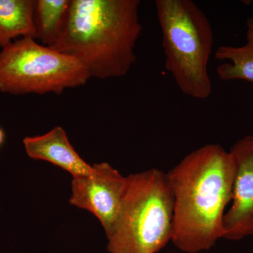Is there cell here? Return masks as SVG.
I'll list each match as a JSON object with an SVG mask.
<instances>
[{
	"label": "cell",
	"instance_id": "6da1fadb",
	"mask_svg": "<svg viewBox=\"0 0 253 253\" xmlns=\"http://www.w3.org/2000/svg\"><path fill=\"white\" fill-rule=\"evenodd\" d=\"M174 197L172 241L186 253L209 251L222 239L232 201L235 164L218 144L194 150L166 173Z\"/></svg>",
	"mask_w": 253,
	"mask_h": 253
},
{
	"label": "cell",
	"instance_id": "7a4b0ae2",
	"mask_svg": "<svg viewBox=\"0 0 253 253\" xmlns=\"http://www.w3.org/2000/svg\"><path fill=\"white\" fill-rule=\"evenodd\" d=\"M139 0H71L53 49L72 56L90 78L123 77L136 61L142 32Z\"/></svg>",
	"mask_w": 253,
	"mask_h": 253
},
{
	"label": "cell",
	"instance_id": "3957f363",
	"mask_svg": "<svg viewBox=\"0 0 253 253\" xmlns=\"http://www.w3.org/2000/svg\"><path fill=\"white\" fill-rule=\"evenodd\" d=\"M166 61L184 94L206 99L212 93L208 64L214 45L209 19L191 0H156Z\"/></svg>",
	"mask_w": 253,
	"mask_h": 253
},
{
	"label": "cell",
	"instance_id": "277c9868",
	"mask_svg": "<svg viewBox=\"0 0 253 253\" xmlns=\"http://www.w3.org/2000/svg\"><path fill=\"white\" fill-rule=\"evenodd\" d=\"M121 212L107 236L109 253H157L172 239L174 197L167 174H131Z\"/></svg>",
	"mask_w": 253,
	"mask_h": 253
},
{
	"label": "cell",
	"instance_id": "5b68a950",
	"mask_svg": "<svg viewBox=\"0 0 253 253\" xmlns=\"http://www.w3.org/2000/svg\"><path fill=\"white\" fill-rule=\"evenodd\" d=\"M85 68L68 55L21 38L0 51V91L6 94H61L90 79Z\"/></svg>",
	"mask_w": 253,
	"mask_h": 253
},
{
	"label": "cell",
	"instance_id": "8992f818",
	"mask_svg": "<svg viewBox=\"0 0 253 253\" xmlns=\"http://www.w3.org/2000/svg\"><path fill=\"white\" fill-rule=\"evenodd\" d=\"M92 167L88 175L73 177L70 203L97 217L107 237L119 217L127 177L108 163H97Z\"/></svg>",
	"mask_w": 253,
	"mask_h": 253
},
{
	"label": "cell",
	"instance_id": "52a82bcc",
	"mask_svg": "<svg viewBox=\"0 0 253 253\" xmlns=\"http://www.w3.org/2000/svg\"><path fill=\"white\" fill-rule=\"evenodd\" d=\"M229 151L235 175L232 205L223 219L222 239L239 241L253 236V136L239 139Z\"/></svg>",
	"mask_w": 253,
	"mask_h": 253
},
{
	"label": "cell",
	"instance_id": "ba28073f",
	"mask_svg": "<svg viewBox=\"0 0 253 253\" xmlns=\"http://www.w3.org/2000/svg\"><path fill=\"white\" fill-rule=\"evenodd\" d=\"M23 142L30 158L52 163L72 174L73 177L88 175L92 172V166L78 154L61 126H55L43 135L27 136Z\"/></svg>",
	"mask_w": 253,
	"mask_h": 253
},
{
	"label": "cell",
	"instance_id": "9c48e42d",
	"mask_svg": "<svg viewBox=\"0 0 253 253\" xmlns=\"http://www.w3.org/2000/svg\"><path fill=\"white\" fill-rule=\"evenodd\" d=\"M36 0H0V48L16 40L36 39L34 23Z\"/></svg>",
	"mask_w": 253,
	"mask_h": 253
},
{
	"label": "cell",
	"instance_id": "30bf717a",
	"mask_svg": "<svg viewBox=\"0 0 253 253\" xmlns=\"http://www.w3.org/2000/svg\"><path fill=\"white\" fill-rule=\"evenodd\" d=\"M71 0H36L34 23L36 39L51 46L58 41L66 23Z\"/></svg>",
	"mask_w": 253,
	"mask_h": 253
},
{
	"label": "cell",
	"instance_id": "8fae6325",
	"mask_svg": "<svg viewBox=\"0 0 253 253\" xmlns=\"http://www.w3.org/2000/svg\"><path fill=\"white\" fill-rule=\"evenodd\" d=\"M215 58L226 62L217 68L221 81H244L253 83V45L220 46L215 51Z\"/></svg>",
	"mask_w": 253,
	"mask_h": 253
},
{
	"label": "cell",
	"instance_id": "7c38bea8",
	"mask_svg": "<svg viewBox=\"0 0 253 253\" xmlns=\"http://www.w3.org/2000/svg\"><path fill=\"white\" fill-rule=\"evenodd\" d=\"M246 41L248 44L253 45V18L246 20Z\"/></svg>",
	"mask_w": 253,
	"mask_h": 253
},
{
	"label": "cell",
	"instance_id": "4fadbf2b",
	"mask_svg": "<svg viewBox=\"0 0 253 253\" xmlns=\"http://www.w3.org/2000/svg\"><path fill=\"white\" fill-rule=\"evenodd\" d=\"M5 139V134L4 131L0 127V147H1V145L4 144V141Z\"/></svg>",
	"mask_w": 253,
	"mask_h": 253
}]
</instances>
